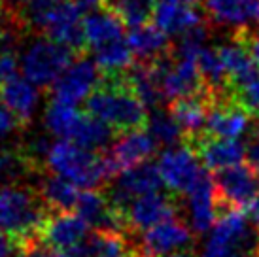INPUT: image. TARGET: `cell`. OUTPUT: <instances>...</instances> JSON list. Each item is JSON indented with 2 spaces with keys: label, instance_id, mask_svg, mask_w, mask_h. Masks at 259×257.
Here are the masks:
<instances>
[{
  "label": "cell",
  "instance_id": "45",
  "mask_svg": "<svg viewBox=\"0 0 259 257\" xmlns=\"http://www.w3.org/2000/svg\"><path fill=\"white\" fill-rule=\"evenodd\" d=\"M15 250V244L12 240V236L0 231V257H12Z\"/></svg>",
  "mask_w": 259,
  "mask_h": 257
},
{
  "label": "cell",
  "instance_id": "49",
  "mask_svg": "<svg viewBox=\"0 0 259 257\" xmlns=\"http://www.w3.org/2000/svg\"><path fill=\"white\" fill-rule=\"evenodd\" d=\"M159 2H165V4H184V6H195L197 0H159Z\"/></svg>",
  "mask_w": 259,
  "mask_h": 257
},
{
  "label": "cell",
  "instance_id": "3",
  "mask_svg": "<svg viewBox=\"0 0 259 257\" xmlns=\"http://www.w3.org/2000/svg\"><path fill=\"white\" fill-rule=\"evenodd\" d=\"M259 238L240 208H229L218 218L201 250V257H259Z\"/></svg>",
  "mask_w": 259,
  "mask_h": 257
},
{
  "label": "cell",
  "instance_id": "22",
  "mask_svg": "<svg viewBox=\"0 0 259 257\" xmlns=\"http://www.w3.org/2000/svg\"><path fill=\"white\" fill-rule=\"evenodd\" d=\"M153 25H157L168 36H182L187 30L202 25V17L195 6L159 2L155 4V12H153Z\"/></svg>",
  "mask_w": 259,
  "mask_h": 257
},
{
  "label": "cell",
  "instance_id": "43",
  "mask_svg": "<svg viewBox=\"0 0 259 257\" xmlns=\"http://www.w3.org/2000/svg\"><path fill=\"white\" fill-rule=\"evenodd\" d=\"M15 257H57V253L53 250H46L42 246H38L34 240V242L21 244V251Z\"/></svg>",
  "mask_w": 259,
  "mask_h": 257
},
{
  "label": "cell",
  "instance_id": "35",
  "mask_svg": "<svg viewBox=\"0 0 259 257\" xmlns=\"http://www.w3.org/2000/svg\"><path fill=\"white\" fill-rule=\"evenodd\" d=\"M63 0H25L21 10L17 12V17L23 25H27L34 30H46V25L50 21L53 12Z\"/></svg>",
  "mask_w": 259,
  "mask_h": 257
},
{
  "label": "cell",
  "instance_id": "4",
  "mask_svg": "<svg viewBox=\"0 0 259 257\" xmlns=\"http://www.w3.org/2000/svg\"><path fill=\"white\" fill-rule=\"evenodd\" d=\"M48 216L34 193L27 187H0V231L21 244L34 242Z\"/></svg>",
  "mask_w": 259,
  "mask_h": 257
},
{
  "label": "cell",
  "instance_id": "21",
  "mask_svg": "<svg viewBox=\"0 0 259 257\" xmlns=\"http://www.w3.org/2000/svg\"><path fill=\"white\" fill-rule=\"evenodd\" d=\"M199 157L208 170L222 172L225 168L242 164L246 161V148L240 140L202 138L199 142Z\"/></svg>",
  "mask_w": 259,
  "mask_h": 257
},
{
  "label": "cell",
  "instance_id": "28",
  "mask_svg": "<svg viewBox=\"0 0 259 257\" xmlns=\"http://www.w3.org/2000/svg\"><path fill=\"white\" fill-rule=\"evenodd\" d=\"M112 138H114V131L108 125L95 119L93 115L81 114V117L74 127L72 135L68 138V142L76 144L83 150L97 151L104 150L106 146H112Z\"/></svg>",
  "mask_w": 259,
  "mask_h": 257
},
{
  "label": "cell",
  "instance_id": "12",
  "mask_svg": "<svg viewBox=\"0 0 259 257\" xmlns=\"http://www.w3.org/2000/svg\"><path fill=\"white\" fill-rule=\"evenodd\" d=\"M220 195L216 182L204 174V178L186 195L187 225L193 233H210L218 222L220 210Z\"/></svg>",
  "mask_w": 259,
  "mask_h": 257
},
{
  "label": "cell",
  "instance_id": "26",
  "mask_svg": "<svg viewBox=\"0 0 259 257\" xmlns=\"http://www.w3.org/2000/svg\"><path fill=\"white\" fill-rule=\"evenodd\" d=\"M125 81H127L131 91L144 102L146 108H155L159 100L165 99L163 97V89H161L159 61L133 66L129 74H125Z\"/></svg>",
  "mask_w": 259,
  "mask_h": 257
},
{
  "label": "cell",
  "instance_id": "32",
  "mask_svg": "<svg viewBox=\"0 0 259 257\" xmlns=\"http://www.w3.org/2000/svg\"><path fill=\"white\" fill-rule=\"evenodd\" d=\"M202 83L210 87L214 93H222L223 87L229 83V76L223 66V61L218 53V48H204L197 59Z\"/></svg>",
  "mask_w": 259,
  "mask_h": 257
},
{
  "label": "cell",
  "instance_id": "25",
  "mask_svg": "<svg viewBox=\"0 0 259 257\" xmlns=\"http://www.w3.org/2000/svg\"><path fill=\"white\" fill-rule=\"evenodd\" d=\"M212 100L208 95H193L187 99L174 100L170 106V114L180 125L182 133L186 135H197L206 128Z\"/></svg>",
  "mask_w": 259,
  "mask_h": 257
},
{
  "label": "cell",
  "instance_id": "13",
  "mask_svg": "<svg viewBox=\"0 0 259 257\" xmlns=\"http://www.w3.org/2000/svg\"><path fill=\"white\" fill-rule=\"evenodd\" d=\"M191 238H193L191 227L178 218H172L142 233L140 238L142 257H165L186 250L191 244Z\"/></svg>",
  "mask_w": 259,
  "mask_h": 257
},
{
  "label": "cell",
  "instance_id": "37",
  "mask_svg": "<svg viewBox=\"0 0 259 257\" xmlns=\"http://www.w3.org/2000/svg\"><path fill=\"white\" fill-rule=\"evenodd\" d=\"M208 40L206 29L199 25L195 29L187 30L186 34L180 36V46H178V55L187 59H199V55L204 50V44Z\"/></svg>",
  "mask_w": 259,
  "mask_h": 257
},
{
  "label": "cell",
  "instance_id": "41",
  "mask_svg": "<svg viewBox=\"0 0 259 257\" xmlns=\"http://www.w3.org/2000/svg\"><path fill=\"white\" fill-rule=\"evenodd\" d=\"M244 148L246 163L253 166V168H259V121L255 125H252V128L248 131L244 140Z\"/></svg>",
  "mask_w": 259,
  "mask_h": 257
},
{
  "label": "cell",
  "instance_id": "46",
  "mask_svg": "<svg viewBox=\"0 0 259 257\" xmlns=\"http://www.w3.org/2000/svg\"><path fill=\"white\" fill-rule=\"evenodd\" d=\"M246 214H248V218H250V222H252V225L259 231V193L257 197L250 202V206H248V210H246Z\"/></svg>",
  "mask_w": 259,
  "mask_h": 257
},
{
  "label": "cell",
  "instance_id": "2",
  "mask_svg": "<svg viewBox=\"0 0 259 257\" xmlns=\"http://www.w3.org/2000/svg\"><path fill=\"white\" fill-rule=\"evenodd\" d=\"M44 159L51 174L68 180L83 191L97 189L110 174H114L106 157L99 155L97 151L83 150L68 140L51 142Z\"/></svg>",
  "mask_w": 259,
  "mask_h": 257
},
{
  "label": "cell",
  "instance_id": "7",
  "mask_svg": "<svg viewBox=\"0 0 259 257\" xmlns=\"http://www.w3.org/2000/svg\"><path fill=\"white\" fill-rule=\"evenodd\" d=\"M101 87V68L95 61L76 59L65 70V74L51 87L53 102L78 106L79 102L87 100Z\"/></svg>",
  "mask_w": 259,
  "mask_h": 257
},
{
  "label": "cell",
  "instance_id": "34",
  "mask_svg": "<svg viewBox=\"0 0 259 257\" xmlns=\"http://www.w3.org/2000/svg\"><path fill=\"white\" fill-rule=\"evenodd\" d=\"M148 133L153 136V140L163 146H176V142L182 138V128L176 123L170 112L165 110H153L148 115Z\"/></svg>",
  "mask_w": 259,
  "mask_h": 257
},
{
  "label": "cell",
  "instance_id": "10",
  "mask_svg": "<svg viewBox=\"0 0 259 257\" xmlns=\"http://www.w3.org/2000/svg\"><path fill=\"white\" fill-rule=\"evenodd\" d=\"M155 150H157V142L153 140V136L148 131L137 128V131L123 133L119 138H115L110 146L106 161L112 172L121 174L138 164H144L155 153Z\"/></svg>",
  "mask_w": 259,
  "mask_h": 257
},
{
  "label": "cell",
  "instance_id": "18",
  "mask_svg": "<svg viewBox=\"0 0 259 257\" xmlns=\"http://www.w3.org/2000/svg\"><path fill=\"white\" fill-rule=\"evenodd\" d=\"M74 210L89 227H97L99 231H119V220H123V216L112 206L110 199L97 189L79 193Z\"/></svg>",
  "mask_w": 259,
  "mask_h": 257
},
{
  "label": "cell",
  "instance_id": "40",
  "mask_svg": "<svg viewBox=\"0 0 259 257\" xmlns=\"http://www.w3.org/2000/svg\"><path fill=\"white\" fill-rule=\"evenodd\" d=\"M19 72H21L19 57L12 50L2 48L0 50V83H6L10 79L17 78Z\"/></svg>",
  "mask_w": 259,
  "mask_h": 257
},
{
  "label": "cell",
  "instance_id": "42",
  "mask_svg": "<svg viewBox=\"0 0 259 257\" xmlns=\"http://www.w3.org/2000/svg\"><path fill=\"white\" fill-rule=\"evenodd\" d=\"M19 119L15 117L4 104H0V140H4L8 136H12L19 128Z\"/></svg>",
  "mask_w": 259,
  "mask_h": 257
},
{
  "label": "cell",
  "instance_id": "14",
  "mask_svg": "<svg viewBox=\"0 0 259 257\" xmlns=\"http://www.w3.org/2000/svg\"><path fill=\"white\" fill-rule=\"evenodd\" d=\"M257 186L259 176L255 174V168L248 163L218 172V195L222 202L229 204V208L242 210V206H250V202L257 197Z\"/></svg>",
  "mask_w": 259,
  "mask_h": 257
},
{
  "label": "cell",
  "instance_id": "33",
  "mask_svg": "<svg viewBox=\"0 0 259 257\" xmlns=\"http://www.w3.org/2000/svg\"><path fill=\"white\" fill-rule=\"evenodd\" d=\"M110 8L123 25H129L131 29H137L148 25V19L153 17L155 2L153 0H112Z\"/></svg>",
  "mask_w": 259,
  "mask_h": 257
},
{
  "label": "cell",
  "instance_id": "29",
  "mask_svg": "<svg viewBox=\"0 0 259 257\" xmlns=\"http://www.w3.org/2000/svg\"><path fill=\"white\" fill-rule=\"evenodd\" d=\"M79 189L68 180L51 174L40 182V197L46 206L55 212H70L76 208L79 199Z\"/></svg>",
  "mask_w": 259,
  "mask_h": 257
},
{
  "label": "cell",
  "instance_id": "6",
  "mask_svg": "<svg viewBox=\"0 0 259 257\" xmlns=\"http://www.w3.org/2000/svg\"><path fill=\"white\" fill-rule=\"evenodd\" d=\"M157 170L163 186L172 193L187 195L202 178L206 170L202 168L201 157L189 146H170L157 159Z\"/></svg>",
  "mask_w": 259,
  "mask_h": 257
},
{
  "label": "cell",
  "instance_id": "20",
  "mask_svg": "<svg viewBox=\"0 0 259 257\" xmlns=\"http://www.w3.org/2000/svg\"><path fill=\"white\" fill-rule=\"evenodd\" d=\"M83 40L93 50L123 40V21L112 8H97L83 19Z\"/></svg>",
  "mask_w": 259,
  "mask_h": 257
},
{
  "label": "cell",
  "instance_id": "17",
  "mask_svg": "<svg viewBox=\"0 0 259 257\" xmlns=\"http://www.w3.org/2000/svg\"><path fill=\"white\" fill-rule=\"evenodd\" d=\"M252 128L250 114L238 102H220L210 110L206 133L210 138H222V140H238L246 136Z\"/></svg>",
  "mask_w": 259,
  "mask_h": 257
},
{
  "label": "cell",
  "instance_id": "24",
  "mask_svg": "<svg viewBox=\"0 0 259 257\" xmlns=\"http://www.w3.org/2000/svg\"><path fill=\"white\" fill-rule=\"evenodd\" d=\"M125 40L135 59H140L144 63L161 61L165 51L168 50V34H165L157 25H142L131 29Z\"/></svg>",
  "mask_w": 259,
  "mask_h": 257
},
{
  "label": "cell",
  "instance_id": "16",
  "mask_svg": "<svg viewBox=\"0 0 259 257\" xmlns=\"http://www.w3.org/2000/svg\"><path fill=\"white\" fill-rule=\"evenodd\" d=\"M172 218H176L174 202L159 191L133 200L123 212V222L138 233H146L151 227Z\"/></svg>",
  "mask_w": 259,
  "mask_h": 257
},
{
  "label": "cell",
  "instance_id": "50",
  "mask_svg": "<svg viewBox=\"0 0 259 257\" xmlns=\"http://www.w3.org/2000/svg\"><path fill=\"white\" fill-rule=\"evenodd\" d=\"M165 257H197V255H193L191 251H187V250H182V251H176V253H170V255H165Z\"/></svg>",
  "mask_w": 259,
  "mask_h": 257
},
{
  "label": "cell",
  "instance_id": "52",
  "mask_svg": "<svg viewBox=\"0 0 259 257\" xmlns=\"http://www.w3.org/2000/svg\"><path fill=\"white\" fill-rule=\"evenodd\" d=\"M257 176H259V172H257Z\"/></svg>",
  "mask_w": 259,
  "mask_h": 257
},
{
  "label": "cell",
  "instance_id": "51",
  "mask_svg": "<svg viewBox=\"0 0 259 257\" xmlns=\"http://www.w3.org/2000/svg\"><path fill=\"white\" fill-rule=\"evenodd\" d=\"M253 23L259 25V0H255V10H253Z\"/></svg>",
  "mask_w": 259,
  "mask_h": 257
},
{
  "label": "cell",
  "instance_id": "5",
  "mask_svg": "<svg viewBox=\"0 0 259 257\" xmlns=\"http://www.w3.org/2000/svg\"><path fill=\"white\" fill-rule=\"evenodd\" d=\"M21 74L36 87H53L72 63V50L50 38H38L23 50Z\"/></svg>",
  "mask_w": 259,
  "mask_h": 257
},
{
  "label": "cell",
  "instance_id": "39",
  "mask_svg": "<svg viewBox=\"0 0 259 257\" xmlns=\"http://www.w3.org/2000/svg\"><path fill=\"white\" fill-rule=\"evenodd\" d=\"M23 168H25V161L21 157H17L12 151L0 150V187L19 178Z\"/></svg>",
  "mask_w": 259,
  "mask_h": 257
},
{
  "label": "cell",
  "instance_id": "23",
  "mask_svg": "<svg viewBox=\"0 0 259 257\" xmlns=\"http://www.w3.org/2000/svg\"><path fill=\"white\" fill-rule=\"evenodd\" d=\"M218 53L223 61V66L227 70L229 81L235 87H240L248 79H252L255 74H259V66L253 63L252 55L246 50V44L238 36L237 40L227 44H222L218 48Z\"/></svg>",
  "mask_w": 259,
  "mask_h": 257
},
{
  "label": "cell",
  "instance_id": "30",
  "mask_svg": "<svg viewBox=\"0 0 259 257\" xmlns=\"http://www.w3.org/2000/svg\"><path fill=\"white\" fill-rule=\"evenodd\" d=\"M133 51H131L127 40H117L108 46H104L101 50H95V63L102 72H106L110 76H115L123 70L133 68Z\"/></svg>",
  "mask_w": 259,
  "mask_h": 257
},
{
  "label": "cell",
  "instance_id": "1",
  "mask_svg": "<svg viewBox=\"0 0 259 257\" xmlns=\"http://www.w3.org/2000/svg\"><path fill=\"white\" fill-rule=\"evenodd\" d=\"M87 114L108 125L112 131H137L148 123L146 104L133 93L123 79L101 85L85 100Z\"/></svg>",
  "mask_w": 259,
  "mask_h": 257
},
{
  "label": "cell",
  "instance_id": "9",
  "mask_svg": "<svg viewBox=\"0 0 259 257\" xmlns=\"http://www.w3.org/2000/svg\"><path fill=\"white\" fill-rule=\"evenodd\" d=\"M161 70V89L163 97L168 100H180L197 95L199 87L202 85L201 72L197 59L178 57L174 61H165V57L159 61Z\"/></svg>",
  "mask_w": 259,
  "mask_h": 257
},
{
  "label": "cell",
  "instance_id": "48",
  "mask_svg": "<svg viewBox=\"0 0 259 257\" xmlns=\"http://www.w3.org/2000/svg\"><path fill=\"white\" fill-rule=\"evenodd\" d=\"M79 4H81V6H87V8H95V10H97V8L101 6L102 2H104V0H78Z\"/></svg>",
  "mask_w": 259,
  "mask_h": 257
},
{
  "label": "cell",
  "instance_id": "11",
  "mask_svg": "<svg viewBox=\"0 0 259 257\" xmlns=\"http://www.w3.org/2000/svg\"><path fill=\"white\" fill-rule=\"evenodd\" d=\"M87 225L76 212H55L46 218L40 231V238L53 251L65 253L87 242Z\"/></svg>",
  "mask_w": 259,
  "mask_h": 257
},
{
  "label": "cell",
  "instance_id": "27",
  "mask_svg": "<svg viewBox=\"0 0 259 257\" xmlns=\"http://www.w3.org/2000/svg\"><path fill=\"white\" fill-rule=\"evenodd\" d=\"M255 0H206V12L212 21L223 27L246 29L253 23Z\"/></svg>",
  "mask_w": 259,
  "mask_h": 257
},
{
  "label": "cell",
  "instance_id": "53",
  "mask_svg": "<svg viewBox=\"0 0 259 257\" xmlns=\"http://www.w3.org/2000/svg\"><path fill=\"white\" fill-rule=\"evenodd\" d=\"M138 257H142V255H138Z\"/></svg>",
  "mask_w": 259,
  "mask_h": 257
},
{
  "label": "cell",
  "instance_id": "19",
  "mask_svg": "<svg viewBox=\"0 0 259 257\" xmlns=\"http://www.w3.org/2000/svg\"><path fill=\"white\" fill-rule=\"evenodd\" d=\"M0 100L19 121H29L40 106V89L23 76H17L0 85Z\"/></svg>",
  "mask_w": 259,
  "mask_h": 257
},
{
  "label": "cell",
  "instance_id": "8",
  "mask_svg": "<svg viewBox=\"0 0 259 257\" xmlns=\"http://www.w3.org/2000/svg\"><path fill=\"white\" fill-rule=\"evenodd\" d=\"M161 186H163V180L159 176L157 164H138L135 168H129L119 174L115 186L110 191V202L123 216L125 208L129 206L133 200L151 195V193H157Z\"/></svg>",
  "mask_w": 259,
  "mask_h": 257
},
{
  "label": "cell",
  "instance_id": "31",
  "mask_svg": "<svg viewBox=\"0 0 259 257\" xmlns=\"http://www.w3.org/2000/svg\"><path fill=\"white\" fill-rule=\"evenodd\" d=\"M79 117L81 114L76 110V106H68V104L51 100V104L48 106L46 115H44V125L51 135L57 136L59 140H68Z\"/></svg>",
  "mask_w": 259,
  "mask_h": 257
},
{
  "label": "cell",
  "instance_id": "47",
  "mask_svg": "<svg viewBox=\"0 0 259 257\" xmlns=\"http://www.w3.org/2000/svg\"><path fill=\"white\" fill-rule=\"evenodd\" d=\"M6 6H4V2L0 0V40L6 36Z\"/></svg>",
  "mask_w": 259,
  "mask_h": 257
},
{
  "label": "cell",
  "instance_id": "15",
  "mask_svg": "<svg viewBox=\"0 0 259 257\" xmlns=\"http://www.w3.org/2000/svg\"><path fill=\"white\" fill-rule=\"evenodd\" d=\"M83 6L78 0H63L46 25V34L50 40L65 46L68 50H79L83 40Z\"/></svg>",
  "mask_w": 259,
  "mask_h": 257
},
{
  "label": "cell",
  "instance_id": "44",
  "mask_svg": "<svg viewBox=\"0 0 259 257\" xmlns=\"http://www.w3.org/2000/svg\"><path fill=\"white\" fill-rule=\"evenodd\" d=\"M240 38H242V42L246 44V50L252 55L253 63L259 66V32H248V30H244V34L240 36Z\"/></svg>",
  "mask_w": 259,
  "mask_h": 257
},
{
  "label": "cell",
  "instance_id": "38",
  "mask_svg": "<svg viewBox=\"0 0 259 257\" xmlns=\"http://www.w3.org/2000/svg\"><path fill=\"white\" fill-rule=\"evenodd\" d=\"M238 91V104L244 108L250 115H259V74H255L252 79L237 87Z\"/></svg>",
  "mask_w": 259,
  "mask_h": 257
},
{
  "label": "cell",
  "instance_id": "36",
  "mask_svg": "<svg viewBox=\"0 0 259 257\" xmlns=\"http://www.w3.org/2000/svg\"><path fill=\"white\" fill-rule=\"evenodd\" d=\"M89 242L93 257H127V242L119 231H99Z\"/></svg>",
  "mask_w": 259,
  "mask_h": 257
}]
</instances>
